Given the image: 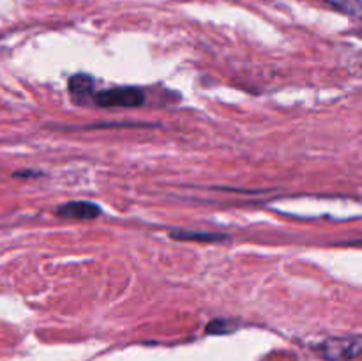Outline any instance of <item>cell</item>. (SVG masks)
Listing matches in <instances>:
<instances>
[{
  "label": "cell",
  "instance_id": "1",
  "mask_svg": "<svg viewBox=\"0 0 362 361\" xmlns=\"http://www.w3.org/2000/svg\"><path fill=\"white\" fill-rule=\"evenodd\" d=\"M318 354L327 361H346L362 356V335L329 338L317 347Z\"/></svg>",
  "mask_w": 362,
  "mask_h": 361
},
{
  "label": "cell",
  "instance_id": "2",
  "mask_svg": "<svg viewBox=\"0 0 362 361\" xmlns=\"http://www.w3.org/2000/svg\"><path fill=\"white\" fill-rule=\"evenodd\" d=\"M95 103L105 108H134L145 103V92L138 87H115L106 88L95 94Z\"/></svg>",
  "mask_w": 362,
  "mask_h": 361
},
{
  "label": "cell",
  "instance_id": "3",
  "mask_svg": "<svg viewBox=\"0 0 362 361\" xmlns=\"http://www.w3.org/2000/svg\"><path fill=\"white\" fill-rule=\"evenodd\" d=\"M57 214L69 219H92L101 214V209L90 202H69V204L60 205L57 209Z\"/></svg>",
  "mask_w": 362,
  "mask_h": 361
},
{
  "label": "cell",
  "instance_id": "4",
  "mask_svg": "<svg viewBox=\"0 0 362 361\" xmlns=\"http://www.w3.org/2000/svg\"><path fill=\"white\" fill-rule=\"evenodd\" d=\"M94 91V80L88 74H74L69 80V92L74 98H87Z\"/></svg>",
  "mask_w": 362,
  "mask_h": 361
},
{
  "label": "cell",
  "instance_id": "5",
  "mask_svg": "<svg viewBox=\"0 0 362 361\" xmlns=\"http://www.w3.org/2000/svg\"><path fill=\"white\" fill-rule=\"evenodd\" d=\"M173 237L177 239H194V241H221L225 239V236H219V234H211V232H173Z\"/></svg>",
  "mask_w": 362,
  "mask_h": 361
},
{
  "label": "cell",
  "instance_id": "6",
  "mask_svg": "<svg viewBox=\"0 0 362 361\" xmlns=\"http://www.w3.org/2000/svg\"><path fill=\"white\" fill-rule=\"evenodd\" d=\"M332 2L345 13L362 18V2H359V0H332Z\"/></svg>",
  "mask_w": 362,
  "mask_h": 361
},
{
  "label": "cell",
  "instance_id": "7",
  "mask_svg": "<svg viewBox=\"0 0 362 361\" xmlns=\"http://www.w3.org/2000/svg\"><path fill=\"white\" fill-rule=\"evenodd\" d=\"M361 35H362V32H361Z\"/></svg>",
  "mask_w": 362,
  "mask_h": 361
}]
</instances>
